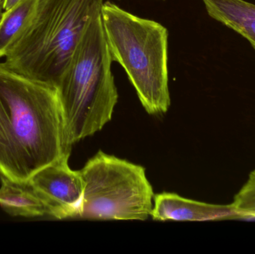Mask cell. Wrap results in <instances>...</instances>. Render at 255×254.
I'll return each instance as SVG.
<instances>
[{"label":"cell","mask_w":255,"mask_h":254,"mask_svg":"<svg viewBox=\"0 0 255 254\" xmlns=\"http://www.w3.org/2000/svg\"><path fill=\"white\" fill-rule=\"evenodd\" d=\"M208 15L247 39L255 50V4L246 0H202Z\"/></svg>","instance_id":"9c48e42d"},{"label":"cell","mask_w":255,"mask_h":254,"mask_svg":"<svg viewBox=\"0 0 255 254\" xmlns=\"http://www.w3.org/2000/svg\"><path fill=\"white\" fill-rule=\"evenodd\" d=\"M39 0H22L0 16V60L32 19Z\"/></svg>","instance_id":"30bf717a"},{"label":"cell","mask_w":255,"mask_h":254,"mask_svg":"<svg viewBox=\"0 0 255 254\" xmlns=\"http://www.w3.org/2000/svg\"><path fill=\"white\" fill-rule=\"evenodd\" d=\"M104 0H39L26 28L0 61L13 73L58 89Z\"/></svg>","instance_id":"7a4b0ae2"},{"label":"cell","mask_w":255,"mask_h":254,"mask_svg":"<svg viewBox=\"0 0 255 254\" xmlns=\"http://www.w3.org/2000/svg\"><path fill=\"white\" fill-rule=\"evenodd\" d=\"M232 204L238 217L255 219V169L250 173Z\"/></svg>","instance_id":"8fae6325"},{"label":"cell","mask_w":255,"mask_h":254,"mask_svg":"<svg viewBox=\"0 0 255 254\" xmlns=\"http://www.w3.org/2000/svg\"><path fill=\"white\" fill-rule=\"evenodd\" d=\"M112 62L100 13L88 25L58 87L70 147L112 120L118 101Z\"/></svg>","instance_id":"3957f363"},{"label":"cell","mask_w":255,"mask_h":254,"mask_svg":"<svg viewBox=\"0 0 255 254\" xmlns=\"http://www.w3.org/2000/svg\"><path fill=\"white\" fill-rule=\"evenodd\" d=\"M100 16L112 61L124 67L145 111L166 113L171 104L167 29L110 1Z\"/></svg>","instance_id":"277c9868"},{"label":"cell","mask_w":255,"mask_h":254,"mask_svg":"<svg viewBox=\"0 0 255 254\" xmlns=\"http://www.w3.org/2000/svg\"><path fill=\"white\" fill-rule=\"evenodd\" d=\"M2 3H3V0H0V16H1V10H2Z\"/></svg>","instance_id":"4fadbf2b"},{"label":"cell","mask_w":255,"mask_h":254,"mask_svg":"<svg viewBox=\"0 0 255 254\" xmlns=\"http://www.w3.org/2000/svg\"><path fill=\"white\" fill-rule=\"evenodd\" d=\"M70 155L46 166L29 179L49 210L57 219L80 217L83 210L85 183L80 171L69 166Z\"/></svg>","instance_id":"8992f818"},{"label":"cell","mask_w":255,"mask_h":254,"mask_svg":"<svg viewBox=\"0 0 255 254\" xmlns=\"http://www.w3.org/2000/svg\"><path fill=\"white\" fill-rule=\"evenodd\" d=\"M84 183L80 218L145 221L154 194L143 167L100 151L79 170Z\"/></svg>","instance_id":"5b68a950"},{"label":"cell","mask_w":255,"mask_h":254,"mask_svg":"<svg viewBox=\"0 0 255 254\" xmlns=\"http://www.w3.org/2000/svg\"><path fill=\"white\" fill-rule=\"evenodd\" d=\"M70 150L58 89L0 62V175L28 180Z\"/></svg>","instance_id":"6da1fadb"},{"label":"cell","mask_w":255,"mask_h":254,"mask_svg":"<svg viewBox=\"0 0 255 254\" xmlns=\"http://www.w3.org/2000/svg\"><path fill=\"white\" fill-rule=\"evenodd\" d=\"M22 0H3L2 3V10L5 11V10H9V9L12 8L13 6L17 4L19 1Z\"/></svg>","instance_id":"7c38bea8"},{"label":"cell","mask_w":255,"mask_h":254,"mask_svg":"<svg viewBox=\"0 0 255 254\" xmlns=\"http://www.w3.org/2000/svg\"><path fill=\"white\" fill-rule=\"evenodd\" d=\"M0 206L13 216L37 217L49 216L43 198L29 179L14 180L0 175Z\"/></svg>","instance_id":"ba28073f"},{"label":"cell","mask_w":255,"mask_h":254,"mask_svg":"<svg viewBox=\"0 0 255 254\" xmlns=\"http://www.w3.org/2000/svg\"><path fill=\"white\" fill-rule=\"evenodd\" d=\"M151 216L156 221L223 220L238 217L232 204H207L183 198L178 194L162 192L154 196Z\"/></svg>","instance_id":"52a82bcc"}]
</instances>
